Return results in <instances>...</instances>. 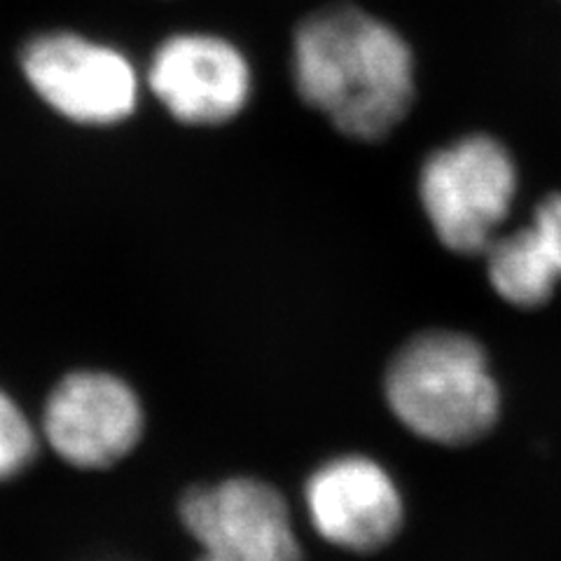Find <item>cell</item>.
I'll list each match as a JSON object with an SVG mask.
<instances>
[{"label":"cell","mask_w":561,"mask_h":561,"mask_svg":"<svg viewBox=\"0 0 561 561\" xmlns=\"http://www.w3.org/2000/svg\"><path fill=\"white\" fill-rule=\"evenodd\" d=\"M297 94L356 140H381L412 108L414 57L402 35L351 5H330L297 26Z\"/></svg>","instance_id":"cell-1"},{"label":"cell","mask_w":561,"mask_h":561,"mask_svg":"<svg viewBox=\"0 0 561 561\" xmlns=\"http://www.w3.org/2000/svg\"><path fill=\"white\" fill-rule=\"evenodd\" d=\"M386 400L412 433L451 447L478 443L501 410L484 348L449 330L424 332L398 351L386 373Z\"/></svg>","instance_id":"cell-2"},{"label":"cell","mask_w":561,"mask_h":561,"mask_svg":"<svg viewBox=\"0 0 561 561\" xmlns=\"http://www.w3.org/2000/svg\"><path fill=\"white\" fill-rule=\"evenodd\" d=\"M515 192L513 154L484 134L433 152L419 175V197L433 232L461 255L486 253L511 216Z\"/></svg>","instance_id":"cell-3"},{"label":"cell","mask_w":561,"mask_h":561,"mask_svg":"<svg viewBox=\"0 0 561 561\" xmlns=\"http://www.w3.org/2000/svg\"><path fill=\"white\" fill-rule=\"evenodd\" d=\"M144 426V408L125 379L80 370L66 375L51 389L41 433L68 466L99 470L129 456Z\"/></svg>","instance_id":"cell-4"},{"label":"cell","mask_w":561,"mask_h":561,"mask_svg":"<svg viewBox=\"0 0 561 561\" xmlns=\"http://www.w3.org/2000/svg\"><path fill=\"white\" fill-rule=\"evenodd\" d=\"M22 66L33 90L73 122L115 125L136 108L134 66L113 47L73 33H49L24 49Z\"/></svg>","instance_id":"cell-5"},{"label":"cell","mask_w":561,"mask_h":561,"mask_svg":"<svg viewBox=\"0 0 561 561\" xmlns=\"http://www.w3.org/2000/svg\"><path fill=\"white\" fill-rule=\"evenodd\" d=\"M181 519L202 552L227 561H302L284 496L260 480L190 489Z\"/></svg>","instance_id":"cell-6"},{"label":"cell","mask_w":561,"mask_h":561,"mask_svg":"<svg viewBox=\"0 0 561 561\" xmlns=\"http://www.w3.org/2000/svg\"><path fill=\"white\" fill-rule=\"evenodd\" d=\"M150 87L185 125H222L251 96V68L241 51L218 35H173L154 51Z\"/></svg>","instance_id":"cell-7"},{"label":"cell","mask_w":561,"mask_h":561,"mask_svg":"<svg viewBox=\"0 0 561 561\" xmlns=\"http://www.w3.org/2000/svg\"><path fill=\"white\" fill-rule=\"evenodd\" d=\"M305 499L313 529L351 552L381 550L402 526L396 482L363 456H342L321 466L307 482Z\"/></svg>","instance_id":"cell-8"},{"label":"cell","mask_w":561,"mask_h":561,"mask_svg":"<svg viewBox=\"0 0 561 561\" xmlns=\"http://www.w3.org/2000/svg\"><path fill=\"white\" fill-rule=\"evenodd\" d=\"M484 255L491 286L505 302L519 309L546 305L561 280L554 260L534 225L511 234H499Z\"/></svg>","instance_id":"cell-9"},{"label":"cell","mask_w":561,"mask_h":561,"mask_svg":"<svg viewBox=\"0 0 561 561\" xmlns=\"http://www.w3.org/2000/svg\"><path fill=\"white\" fill-rule=\"evenodd\" d=\"M38 451V433L26 412L0 391V482L24 472Z\"/></svg>","instance_id":"cell-10"},{"label":"cell","mask_w":561,"mask_h":561,"mask_svg":"<svg viewBox=\"0 0 561 561\" xmlns=\"http://www.w3.org/2000/svg\"><path fill=\"white\" fill-rule=\"evenodd\" d=\"M531 225L540 241L546 243V249L561 274V192H554V195L542 199L536 206Z\"/></svg>","instance_id":"cell-11"},{"label":"cell","mask_w":561,"mask_h":561,"mask_svg":"<svg viewBox=\"0 0 561 561\" xmlns=\"http://www.w3.org/2000/svg\"><path fill=\"white\" fill-rule=\"evenodd\" d=\"M197 561H227V559H222V557H218V554H208V552H202V557H199Z\"/></svg>","instance_id":"cell-12"}]
</instances>
